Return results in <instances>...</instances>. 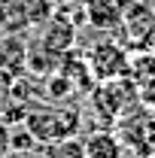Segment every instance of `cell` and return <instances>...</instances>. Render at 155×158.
I'll return each mask as SVG.
<instances>
[{
  "instance_id": "1",
  "label": "cell",
  "mask_w": 155,
  "mask_h": 158,
  "mask_svg": "<svg viewBox=\"0 0 155 158\" xmlns=\"http://www.w3.org/2000/svg\"><path fill=\"white\" fill-rule=\"evenodd\" d=\"M82 116L73 106H40L24 116V128L34 134L37 143H52V140L76 137Z\"/></svg>"
},
{
  "instance_id": "2",
  "label": "cell",
  "mask_w": 155,
  "mask_h": 158,
  "mask_svg": "<svg viewBox=\"0 0 155 158\" xmlns=\"http://www.w3.org/2000/svg\"><path fill=\"white\" fill-rule=\"evenodd\" d=\"M122 31V46L128 52H143V49H155V9L146 0H131L125 9V19L119 24Z\"/></svg>"
},
{
  "instance_id": "3",
  "label": "cell",
  "mask_w": 155,
  "mask_h": 158,
  "mask_svg": "<svg viewBox=\"0 0 155 158\" xmlns=\"http://www.w3.org/2000/svg\"><path fill=\"white\" fill-rule=\"evenodd\" d=\"M128 58H131V52L119 40H97L85 55V64H88L94 82H110V79H122L128 73Z\"/></svg>"
},
{
  "instance_id": "4",
  "label": "cell",
  "mask_w": 155,
  "mask_h": 158,
  "mask_svg": "<svg viewBox=\"0 0 155 158\" xmlns=\"http://www.w3.org/2000/svg\"><path fill=\"white\" fill-rule=\"evenodd\" d=\"M128 3L131 0H82V12L94 31H119Z\"/></svg>"
},
{
  "instance_id": "5",
  "label": "cell",
  "mask_w": 155,
  "mask_h": 158,
  "mask_svg": "<svg viewBox=\"0 0 155 158\" xmlns=\"http://www.w3.org/2000/svg\"><path fill=\"white\" fill-rule=\"evenodd\" d=\"M85 158H128L125 155V140L113 131H91L82 137Z\"/></svg>"
},
{
  "instance_id": "6",
  "label": "cell",
  "mask_w": 155,
  "mask_h": 158,
  "mask_svg": "<svg viewBox=\"0 0 155 158\" xmlns=\"http://www.w3.org/2000/svg\"><path fill=\"white\" fill-rule=\"evenodd\" d=\"M125 76L134 82V88H146L155 82V49H143V52H131L128 58V73Z\"/></svg>"
},
{
  "instance_id": "7",
  "label": "cell",
  "mask_w": 155,
  "mask_h": 158,
  "mask_svg": "<svg viewBox=\"0 0 155 158\" xmlns=\"http://www.w3.org/2000/svg\"><path fill=\"white\" fill-rule=\"evenodd\" d=\"M40 155L43 158H85V152H82V140L79 137H64V140L43 143Z\"/></svg>"
},
{
  "instance_id": "8",
  "label": "cell",
  "mask_w": 155,
  "mask_h": 158,
  "mask_svg": "<svg viewBox=\"0 0 155 158\" xmlns=\"http://www.w3.org/2000/svg\"><path fill=\"white\" fill-rule=\"evenodd\" d=\"M9 137H12V128L6 122H0V158L9 155Z\"/></svg>"
},
{
  "instance_id": "9",
  "label": "cell",
  "mask_w": 155,
  "mask_h": 158,
  "mask_svg": "<svg viewBox=\"0 0 155 158\" xmlns=\"http://www.w3.org/2000/svg\"><path fill=\"white\" fill-rule=\"evenodd\" d=\"M140 98H143V103H146L149 110H155V82L146 85V88H140Z\"/></svg>"
},
{
  "instance_id": "10",
  "label": "cell",
  "mask_w": 155,
  "mask_h": 158,
  "mask_svg": "<svg viewBox=\"0 0 155 158\" xmlns=\"http://www.w3.org/2000/svg\"><path fill=\"white\" fill-rule=\"evenodd\" d=\"M3 158H43L40 152H9V155H3Z\"/></svg>"
},
{
  "instance_id": "11",
  "label": "cell",
  "mask_w": 155,
  "mask_h": 158,
  "mask_svg": "<svg viewBox=\"0 0 155 158\" xmlns=\"http://www.w3.org/2000/svg\"><path fill=\"white\" fill-rule=\"evenodd\" d=\"M134 158H152V155H134Z\"/></svg>"
},
{
  "instance_id": "12",
  "label": "cell",
  "mask_w": 155,
  "mask_h": 158,
  "mask_svg": "<svg viewBox=\"0 0 155 158\" xmlns=\"http://www.w3.org/2000/svg\"><path fill=\"white\" fill-rule=\"evenodd\" d=\"M0 40H3V34H0Z\"/></svg>"
}]
</instances>
